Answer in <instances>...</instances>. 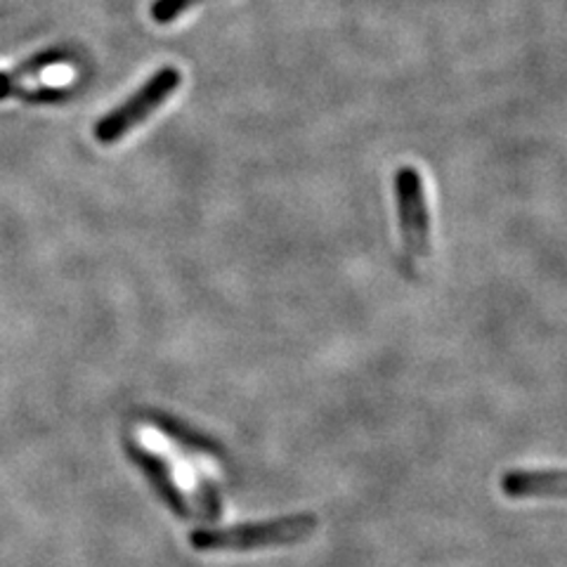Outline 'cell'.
<instances>
[{
    "label": "cell",
    "mask_w": 567,
    "mask_h": 567,
    "mask_svg": "<svg viewBox=\"0 0 567 567\" xmlns=\"http://www.w3.org/2000/svg\"><path fill=\"white\" fill-rule=\"evenodd\" d=\"M502 489L511 499H548L567 496V471H508Z\"/></svg>",
    "instance_id": "4"
},
{
    "label": "cell",
    "mask_w": 567,
    "mask_h": 567,
    "mask_svg": "<svg viewBox=\"0 0 567 567\" xmlns=\"http://www.w3.org/2000/svg\"><path fill=\"white\" fill-rule=\"evenodd\" d=\"M395 199L406 251L412 256H425L431 246V218L423 177L414 166H402L395 173Z\"/></svg>",
    "instance_id": "3"
},
{
    "label": "cell",
    "mask_w": 567,
    "mask_h": 567,
    "mask_svg": "<svg viewBox=\"0 0 567 567\" xmlns=\"http://www.w3.org/2000/svg\"><path fill=\"white\" fill-rule=\"evenodd\" d=\"M181 85V71L166 66L154 74L140 91L126 102L114 110L110 116H104L95 126V137L102 145H114L121 137H126L142 121L150 118Z\"/></svg>",
    "instance_id": "2"
},
{
    "label": "cell",
    "mask_w": 567,
    "mask_h": 567,
    "mask_svg": "<svg viewBox=\"0 0 567 567\" xmlns=\"http://www.w3.org/2000/svg\"><path fill=\"white\" fill-rule=\"evenodd\" d=\"M197 3V0H158V3L152 8V17L156 22H173L177 14L185 12L189 6Z\"/></svg>",
    "instance_id": "6"
},
{
    "label": "cell",
    "mask_w": 567,
    "mask_h": 567,
    "mask_svg": "<svg viewBox=\"0 0 567 567\" xmlns=\"http://www.w3.org/2000/svg\"><path fill=\"white\" fill-rule=\"evenodd\" d=\"M131 454L135 456L140 468L147 473L150 483L156 487V492L164 496L166 504L171 508H175V513H181V516H189V508H187L185 496H183L181 487L175 485L173 475H171V471H168V466L164 464V461L158 458L156 454H152L150 450H145V447H131Z\"/></svg>",
    "instance_id": "5"
},
{
    "label": "cell",
    "mask_w": 567,
    "mask_h": 567,
    "mask_svg": "<svg viewBox=\"0 0 567 567\" xmlns=\"http://www.w3.org/2000/svg\"><path fill=\"white\" fill-rule=\"evenodd\" d=\"M317 529L315 516H289L268 523H248L223 529L192 532V546L197 551H251L260 546H284L308 539Z\"/></svg>",
    "instance_id": "1"
}]
</instances>
